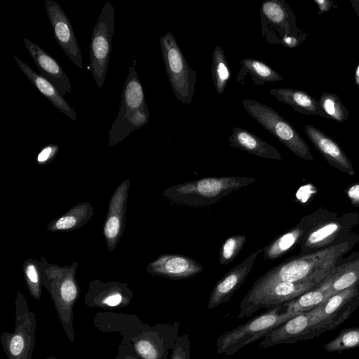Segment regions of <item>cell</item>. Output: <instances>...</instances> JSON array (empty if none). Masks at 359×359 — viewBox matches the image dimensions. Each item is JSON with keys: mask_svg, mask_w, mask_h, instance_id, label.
<instances>
[{"mask_svg": "<svg viewBox=\"0 0 359 359\" xmlns=\"http://www.w3.org/2000/svg\"><path fill=\"white\" fill-rule=\"evenodd\" d=\"M23 42L40 74L49 81L63 97L70 94V81L60 63L34 42L27 38H24Z\"/></svg>", "mask_w": 359, "mask_h": 359, "instance_id": "18", "label": "cell"}, {"mask_svg": "<svg viewBox=\"0 0 359 359\" xmlns=\"http://www.w3.org/2000/svg\"><path fill=\"white\" fill-rule=\"evenodd\" d=\"M260 252L261 250H257L249 255L241 264L233 267L216 283L209 297L208 304L209 309L229 301L250 273Z\"/></svg>", "mask_w": 359, "mask_h": 359, "instance_id": "17", "label": "cell"}, {"mask_svg": "<svg viewBox=\"0 0 359 359\" xmlns=\"http://www.w3.org/2000/svg\"><path fill=\"white\" fill-rule=\"evenodd\" d=\"M190 347L189 334L179 335L171 349L172 353L170 359H190Z\"/></svg>", "mask_w": 359, "mask_h": 359, "instance_id": "31", "label": "cell"}, {"mask_svg": "<svg viewBox=\"0 0 359 359\" xmlns=\"http://www.w3.org/2000/svg\"><path fill=\"white\" fill-rule=\"evenodd\" d=\"M299 313L287 311L284 304L269 308L262 314L219 336L216 341L217 353L226 356L233 355Z\"/></svg>", "mask_w": 359, "mask_h": 359, "instance_id": "4", "label": "cell"}, {"mask_svg": "<svg viewBox=\"0 0 359 359\" xmlns=\"http://www.w3.org/2000/svg\"><path fill=\"white\" fill-rule=\"evenodd\" d=\"M314 283L276 282L248 290L240 304L238 318L250 317L262 308H271L292 300L318 287Z\"/></svg>", "mask_w": 359, "mask_h": 359, "instance_id": "8", "label": "cell"}, {"mask_svg": "<svg viewBox=\"0 0 359 359\" xmlns=\"http://www.w3.org/2000/svg\"><path fill=\"white\" fill-rule=\"evenodd\" d=\"M332 294L316 287L298 297L284 303L287 311L303 313L309 311L324 303Z\"/></svg>", "mask_w": 359, "mask_h": 359, "instance_id": "27", "label": "cell"}, {"mask_svg": "<svg viewBox=\"0 0 359 359\" xmlns=\"http://www.w3.org/2000/svg\"><path fill=\"white\" fill-rule=\"evenodd\" d=\"M346 193L351 204L353 206L359 207V183L351 185Z\"/></svg>", "mask_w": 359, "mask_h": 359, "instance_id": "32", "label": "cell"}, {"mask_svg": "<svg viewBox=\"0 0 359 359\" xmlns=\"http://www.w3.org/2000/svg\"><path fill=\"white\" fill-rule=\"evenodd\" d=\"M15 305L14 330L1 334V344L8 359H32L35 344L36 316L29 311L20 294Z\"/></svg>", "mask_w": 359, "mask_h": 359, "instance_id": "10", "label": "cell"}, {"mask_svg": "<svg viewBox=\"0 0 359 359\" xmlns=\"http://www.w3.org/2000/svg\"><path fill=\"white\" fill-rule=\"evenodd\" d=\"M232 130V135L228 138L231 147L264 158L282 159V156L274 147L246 129L233 127Z\"/></svg>", "mask_w": 359, "mask_h": 359, "instance_id": "23", "label": "cell"}, {"mask_svg": "<svg viewBox=\"0 0 359 359\" xmlns=\"http://www.w3.org/2000/svg\"><path fill=\"white\" fill-rule=\"evenodd\" d=\"M291 11L282 0H266L260 8L262 36L269 44L281 43L289 36Z\"/></svg>", "mask_w": 359, "mask_h": 359, "instance_id": "15", "label": "cell"}, {"mask_svg": "<svg viewBox=\"0 0 359 359\" xmlns=\"http://www.w3.org/2000/svg\"><path fill=\"white\" fill-rule=\"evenodd\" d=\"M271 95L278 101L292 107L296 111L305 114H316L330 118L320 102L304 91L292 88H271Z\"/></svg>", "mask_w": 359, "mask_h": 359, "instance_id": "24", "label": "cell"}, {"mask_svg": "<svg viewBox=\"0 0 359 359\" xmlns=\"http://www.w3.org/2000/svg\"><path fill=\"white\" fill-rule=\"evenodd\" d=\"M245 111L264 129L273 135L297 156L313 161L311 150L295 128L271 107L259 102L245 99Z\"/></svg>", "mask_w": 359, "mask_h": 359, "instance_id": "6", "label": "cell"}, {"mask_svg": "<svg viewBox=\"0 0 359 359\" xmlns=\"http://www.w3.org/2000/svg\"><path fill=\"white\" fill-rule=\"evenodd\" d=\"M358 242L359 233H352L346 241L339 245L287 258L261 276L251 287H259L276 282L320 285L344 255Z\"/></svg>", "mask_w": 359, "mask_h": 359, "instance_id": "1", "label": "cell"}, {"mask_svg": "<svg viewBox=\"0 0 359 359\" xmlns=\"http://www.w3.org/2000/svg\"><path fill=\"white\" fill-rule=\"evenodd\" d=\"M149 111L146 103L142 85L137 72V61L133 59L128 67V74L121 92V100L117 118L109 134V145L123 140L148 123Z\"/></svg>", "mask_w": 359, "mask_h": 359, "instance_id": "3", "label": "cell"}, {"mask_svg": "<svg viewBox=\"0 0 359 359\" xmlns=\"http://www.w3.org/2000/svg\"><path fill=\"white\" fill-rule=\"evenodd\" d=\"M358 323H359V320H358Z\"/></svg>", "mask_w": 359, "mask_h": 359, "instance_id": "40", "label": "cell"}, {"mask_svg": "<svg viewBox=\"0 0 359 359\" xmlns=\"http://www.w3.org/2000/svg\"><path fill=\"white\" fill-rule=\"evenodd\" d=\"M45 7L55 39L71 61L83 68L81 49L69 18L61 6L53 0H46Z\"/></svg>", "mask_w": 359, "mask_h": 359, "instance_id": "14", "label": "cell"}, {"mask_svg": "<svg viewBox=\"0 0 359 359\" xmlns=\"http://www.w3.org/2000/svg\"><path fill=\"white\" fill-rule=\"evenodd\" d=\"M159 43L166 74L175 96L181 102L189 104L195 92L196 71L191 68L171 32L161 36Z\"/></svg>", "mask_w": 359, "mask_h": 359, "instance_id": "5", "label": "cell"}, {"mask_svg": "<svg viewBox=\"0 0 359 359\" xmlns=\"http://www.w3.org/2000/svg\"><path fill=\"white\" fill-rule=\"evenodd\" d=\"M318 337L311 318V311L301 313L268 332L258 346L262 348L292 344Z\"/></svg>", "mask_w": 359, "mask_h": 359, "instance_id": "16", "label": "cell"}, {"mask_svg": "<svg viewBox=\"0 0 359 359\" xmlns=\"http://www.w3.org/2000/svg\"><path fill=\"white\" fill-rule=\"evenodd\" d=\"M320 10L323 12H327L330 8V3L327 0H315Z\"/></svg>", "mask_w": 359, "mask_h": 359, "instance_id": "36", "label": "cell"}, {"mask_svg": "<svg viewBox=\"0 0 359 359\" xmlns=\"http://www.w3.org/2000/svg\"><path fill=\"white\" fill-rule=\"evenodd\" d=\"M355 81L357 84L359 86V65L358 66V68L356 69L355 72Z\"/></svg>", "mask_w": 359, "mask_h": 359, "instance_id": "37", "label": "cell"}, {"mask_svg": "<svg viewBox=\"0 0 359 359\" xmlns=\"http://www.w3.org/2000/svg\"><path fill=\"white\" fill-rule=\"evenodd\" d=\"M359 224V213L334 212L330 218L314 226L300 244L299 255H307L346 241Z\"/></svg>", "mask_w": 359, "mask_h": 359, "instance_id": "9", "label": "cell"}, {"mask_svg": "<svg viewBox=\"0 0 359 359\" xmlns=\"http://www.w3.org/2000/svg\"><path fill=\"white\" fill-rule=\"evenodd\" d=\"M255 177H209L172 186L163 192L172 202L188 206L216 203L231 192L256 182Z\"/></svg>", "mask_w": 359, "mask_h": 359, "instance_id": "2", "label": "cell"}, {"mask_svg": "<svg viewBox=\"0 0 359 359\" xmlns=\"http://www.w3.org/2000/svg\"><path fill=\"white\" fill-rule=\"evenodd\" d=\"M45 359H57V358L54 357V356H49Z\"/></svg>", "mask_w": 359, "mask_h": 359, "instance_id": "39", "label": "cell"}, {"mask_svg": "<svg viewBox=\"0 0 359 359\" xmlns=\"http://www.w3.org/2000/svg\"><path fill=\"white\" fill-rule=\"evenodd\" d=\"M319 102L330 118L339 122L344 121L348 118V111L336 95L324 93L322 94Z\"/></svg>", "mask_w": 359, "mask_h": 359, "instance_id": "30", "label": "cell"}, {"mask_svg": "<svg viewBox=\"0 0 359 359\" xmlns=\"http://www.w3.org/2000/svg\"><path fill=\"white\" fill-rule=\"evenodd\" d=\"M334 213L320 208L303 217L296 226L276 237L263 248L264 258L275 260L283 257L297 245H300L314 226L330 218Z\"/></svg>", "mask_w": 359, "mask_h": 359, "instance_id": "13", "label": "cell"}, {"mask_svg": "<svg viewBox=\"0 0 359 359\" xmlns=\"http://www.w3.org/2000/svg\"><path fill=\"white\" fill-rule=\"evenodd\" d=\"M324 347L328 353L359 348V327L341 330L333 339L326 343Z\"/></svg>", "mask_w": 359, "mask_h": 359, "instance_id": "28", "label": "cell"}, {"mask_svg": "<svg viewBox=\"0 0 359 359\" xmlns=\"http://www.w3.org/2000/svg\"><path fill=\"white\" fill-rule=\"evenodd\" d=\"M180 323H161L153 327L145 326L132 339L135 355L140 359H168L178 337Z\"/></svg>", "mask_w": 359, "mask_h": 359, "instance_id": "12", "label": "cell"}, {"mask_svg": "<svg viewBox=\"0 0 359 359\" xmlns=\"http://www.w3.org/2000/svg\"><path fill=\"white\" fill-rule=\"evenodd\" d=\"M19 68L36 89L62 113L72 120L76 121V113L69 104L65 100L57 89L41 74L35 72L27 64L20 58L14 56Z\"/></svg>", "mask_w": 359, "mask_h": 359, "instance_id": "22", "label": "cell"}, {"mask_svg": "<svg viewBox=\"0 0 359 359\" xmlns=\"http://www.w3.org/2000/svg\"><path fill=\"white\" fill-rule=\"evenodd\" d=\"M203 269V265L196 260L180 254L161 255L149 265L151 273L173 280L192 278Z\"/></svg>", "mask_w": 359, "mask_h": 359, "instance_id": "19", "label": "cell"}, {"mask_svg": "<svg viewBox=\"0 0 359 359\" xmlns=\"http://www.w3.org/2000/svg\"><path fill=\"white\" fill-rule=\"evenodd\" d=\"M359 306V284L338 292L311 309L313 329L317 334L332 330L344 323Z\"/></svg>", "mask_w": 359, "mask_h": 359, "instance_id": "11", "label": "cell"}, {"mask_svg": "<svg viewBox=\"0 0 359 359\" xmlns=\"http://www.w3.org/2000/svg\"><path fill=\"white\" fill-rule=\"evenodd\" d=\"M240 63L241 67L238 71L236 81L241 85L248 75L255 85H264L267 82L283 79L276 71L262 60L248 57L241 60Z\"/></svg>", "mask_w": 359, "mask_h": 359, "instance_id": "25", "label": "cell"}, {"mask_svg": "<svg viewBox=\"0 0 359 359\" xmlns=\"http://www.w3.org/2000/svg\"><path fill=\"white\" fill-rule=\"evenodd\" d=\"M359 284V252L342 258L318 287L332 294Z\"/></svg>", "mask_w": 359, "mask_h": 359, "instance_id": "20", "label": "cell"}, {"mask_svg": "<svg viewBox=\"0 0 359 359\" xmlns=\"http://www.w3.org/2000/svg\"><path fill=\"white\" fill-rule=\"evenodd\" d=\"M57 149V145H48L44 147L38 155V161L42 163L47 161L50 156H51V155L55 153Z\"/></svg>", "mask_w": 359, "mask_h": 359, "instance_id": "34", "label": "cell"}, {"mask_svg": "<svg viewBox=\"0 0 359 359\" xmlns=\"http://www.w3.org/2000/svg\"><path fill=\"white\" fill-rule=\"evenodd\" d=\"M125 359H140L136 355L128 354L125 357Z\"/></svg>", "mask_w": 359, "mask_h": 359, "instance_id": "38", "label": "cell"}, {"mask_svg": "<svg viewBox=\"0 0 359 359\" xmlns=\"http://www.w3.org/2000/svg\"><path fill=\"white\" fill-rule=\"evenodd\" d=\"M306 133L318 151L330 166L350 176L354 175L352 163L339 145L320 130L310 126H305Z\"/></svg>", "mask_w": 359, "mask_h": 359, "instance_id": "21", "label": "cell"}, {"mask_svg": "<svg viewBox=\"0 0 359 359\" xmlns=\"http://www.w3.org/2000/svg\"><path fill=\"white\" fill-rule=\"evenodd\" d=\"M211 76L217 93L222 95L231 78L229 62L222 48L217 46L212 54Z\"/></svg>", "mask_w": 359, "mask_h": 359, "instance_id": "26", "label": "cell"}, {"mask_svg": "<svg viewBox=\"0 0 359 359\" xmlns=\"http://www.w3.org/2000/svg\"><path fill=\"white\" fill-rule=\"evenodd\" d=\"M298 39L294 36H289L283 39L282 44L286 47L294 48L298 45Z\"/></svg>", "mask_w": 359, "mask_h": 359, "instance_id": "35", "label": "cell"}, {"mask_svg": "<svg viewBox=\"0 0 359 359\" xmlns=\"http://www.w3.org/2000/svg\"><path fill=\"white\" fill-rule=\"evenodd\" d=\"M76 223L74 217L69 215L60 218L55 224L56 229H67L73 227Z\"/></svg>", "mask_w": 359, "mask_h": 359, "instance_id": "33", "label": "cell"}, {"mask_svg": "<svg viewBox=\"0 0 359 359\" xmlns=\"http://www.w3.org/2000/svg\"><path fill=\"white\" fill-rule=\"evenodd\" d=\"M115 29L114 7L105 3L95 25L89 46L90 69L96 85L102 88L105 81Z\"/></svg>", "mask_w": 359, "mask_h": 359, "instance_id": "7", "label": "cell"}, {"mask_svg": "<svg viewBox=\"0 0 359 359\" xmlns=\"http://www.w3.org/2000/svg\"><path fill=\"white\" fill-rule=\"evenodd\" d=\"M246 241V236L241 234L231 236L222 243L219 255L220 264L231 263L238 255Z\"/></svg>", "mask_w": 359, "mask_h": 359, "instance_id": "29", "label": "cell"}]
</instances>
